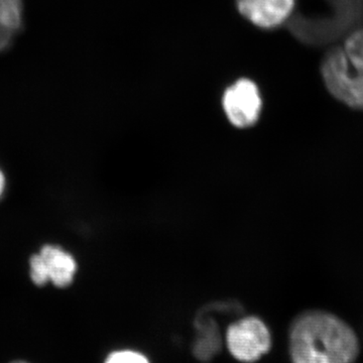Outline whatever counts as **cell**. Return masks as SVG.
<instances>
[{
    "label": "cell",
    "instance_id": "3",
    "mask_svg": "<svg viewBox=\"0 0 363 363\" xmlns=\"http://www.w3.org/2000/svg\"><path fill=\"white\" fill-rule=\"evenodd\" d=\"M226 344L235 359L252 363L271 350L272 336L267 325L259 318L245 317L227 329Z\"/></svg>",
    "mask_w": 363,
    "mask_h": 363
},
{
    "label": "cell",
    "instance_id": "4",
    "mask_svg": "<svg viewBox=\"0 0 363 363\" xmlns=\"http://www.w3.org/2000/svg\"><path fill=\"white\" fill-rule=\"evenodd\" d=\"M222 107L227 118L236 128H247L259 121L262 98L257 83L240 78L224 90Z\"/></svg>",
    "mask_w": 363,
    "mask_h": 363
},
{
    "label": "cell",
    "instance_id": "5",
    "mask_svg": "<svg viewBox=\"0 0 363 363\" xmlns=\"http://www.w3.org/2000/svg\"><path fill=\"white\" fill-rule=\"evenodd\" d=\"M77 271L73 255L58 245H47L30 259V274L33 283L45 286L51 281L58 288L71 285Z\"/></svg>",
    "mask_w": 363,
    "mask_h": 363
},
{
    "label": "cell",
    "instance_id": "9",
    "mask_svg": "<svg viewBox=\"0 0 363 363\" xmlns=\"http://www.w3.org/2000/svg\"><path fill=\"white\" fill-rule=\"evenodd\" d=\"M105 363H150V362L142 353L133 350H121L111 353Z\"/></svg>",
    "mask_w": 363,
    "mask_h": 363
},
{
    "label": "cell",
    "instance_id": "10",
    "mask_svg": "<svg viewBox=\"0 0 363 363\" xmlns=\"http://www.w3.org/2000/svg\"><path fill=\"white\" fill-rule=\"evenodd\" d=\"M6 176H4V172L0 169V197L4 195V189H6Z\"/></svg>",
    "mask_w": 363,
    "mask_h": 363
},
{
    "label": "cell",
    "instance_id": "2",
    "mask_svg": "<svg viewBox=\"0 0 363 363\" xmlns=\"http://www.w3.org/2000/svg\"><path fill=\"white\" fill-rule=\"evenodd\" d=\"M320 74L331 96L350 108L363 111L362 26L326 52Z\"/></svg>",
    "mask_w": 363,
    "mask_h": 363
},
{
    "label": "cell",
    "instance_id": "1",
    "mask_svg": "<svg viewBox=\"0 0 363 363\" xmlns=\"http://www.w3.org/2000/svg\"><path fill=\"white\" fill-rule=\"evenodd\" d=\"M290 350L293 363H352L358 340L352 329L334 315L307 312L294 321Z\"/></svg>",
    "mask_w": 363,
    "mask_h": 363
},
{
    "label": "cell",
    "instance_id": "6",
    "mask_svg": "<svg viewBox=\"0 0 363 363\" xmlns=\"http://www.w3.org/2000/svg\"><path fill=\"white\" fill-rule=\"evenodd\" d=\"M297 0H236L243 18L262 30H274L293 18Z\"/></svg>",
    "mask_w": 363,
    "mask_h": 363
},
{
    "label": "cell",
    "instance_id": "8",
    "mask_svg": "<svg viewBox=\"0 0 363 363\" xmlns=\"http://www.w3.org/2000/svg\"><path fill=\"white\" fill-rule=\"evenodd\" d=\"M0 26L20 32L23 26V0H0Z\"/></svg>",
    "mask_w": 363,
    "mask_h": 363
},
{
    "label": "cell",
    "instance_id": "11",
    "mask_svg": "<svg viewBox=\"0 0 363 363\" xmlns=\"http://www.w3.org/2000/svg\"><path fill=\"white\" fill-rule=\"evenodd\" d=\"M14 363H25V362H14Z\"/></svg>",
    "mask_w": 363,
    "mask_h": 363
},
{
    "label": "cell",
    "instance_id": "7",
    "mask_svg": "<svg viewBox=\"0 0 363 363\" xmlns=\"http://www.w3.org/2000/svg\"><path fill=\"white\" fill-rule=\"evenodd\" d=\"M197 328L193 353L201 362H209L221 350V336L218 324L213 318L201 312L195 322Z\"/></svg>",
    "mask_w": 363,
    "mask_h": 363
}]
</instances>
